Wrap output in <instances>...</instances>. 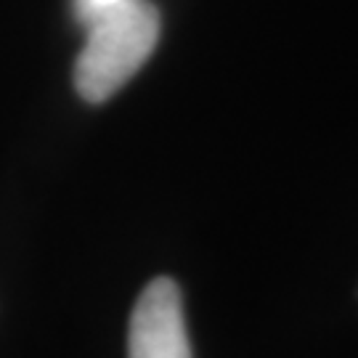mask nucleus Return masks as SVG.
Masks as SVG:
<instances>
[{
    "instance_id": "7ed1b4c3",
    "label": "nucleus",
    "mask_w": 358,
    "mask_h": 358,
    "mask_svg": "<svg viewBox=\"0 0 358 358\" xmlns=\"http://www.w3.org/2000/svg\"><path fill=\"white\" fill-rule=\"evenodd\" d=\"M122 3H128V0H72V11H75V19L80 24L88 27L99 16L120 8Z\"/></svg>"
},
{
    "instance_id": "f03ea898",
    "label": "nucleus",
    "mask_w": 358,
    "mask_h": 358,
    "mask_svg": "<svg viewBox=\"0 0 358 358\" xmlns=\"http://www.w3.org/2000/svg\"><path fill=\"white\" fill-rule=\"evenodd\" d=\"M128 358H194L183 297L170 276H157L138 294L128 329Z\"/></svg>"
},
{
    "instance_id": "f257e3e1",
    "label": "nucleus",
    "mask_w": 358,
    "mask_h": 358,
    "mask_svg": "<svg viewBox=\"0 0 358 358\" xmlns=\"http://www.w3.org/2000/svg\"><path fill=\"white\" fill-rule=\"evenodd\" d=\"M162 19L149 0H128L85 27L75 62V90L88 103H103L122 90L154 53Z\"/></svg>"
}]
</instances>
